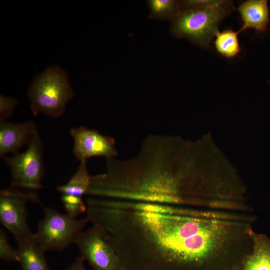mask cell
<instances>
[{"mask_svg":"<svg viewBox=\"0 0 270 270\" xmlns=\"http://www.w3.org/2000/svg\"><path fill=\"white\" fill-rule=\"evenodd\" d=\"M197 210L108 199L97 226L126 270H194L222 243L220 225Z\"/></svg>","mask_w":270,"mask_h":270,"instance_id":"cell-1","label":"cell"},{"mask_svg":"<svg viewBox=\"0 0 270 270\" xmlns=\"http://www.w3.org/2000/svg\"><path fill=\"white\" fill-rule=\"evenodd\" d=\"M200 146L198 142L178 136L150 134L134 156L106 159L105 172L91 176L86 196L174 206L196 204Z\"/></svg>","mask_w":270,"mask_h":270,"instance_id":"cell-2","label":"cell"},{"mask_svg":"<svg viewBox=\"0 0 270 270\" xmlns=\"http://www.w3.org/2000/svg\"><path fill=\"white\" fill-rule=\"evenodd\" d=\"M74 96L68 74L58 66H50L37 75L28 92L34 116L42 113L54 118L64 114Z\"/></svg>","mask_w":270,"mask_h":270,"instance_id":"cell-3","label":"cell"},{"mask_svg":"<svg viewBox=\"0 0 270 270\" xmlns=\"http://www.w3.org/2000/svg\"><path fill=\"white\" fill-rule=\"evenodd\" d=\"M230 1L210 8L180 9L170 21V32L174 36L186 38L203 48H208L218 30L220 22L233 10Z\"/></svg>","mask_w":270,"mask_h":270,"instance_id":"cell-4","label":"cell"},{"mask_svg":"<svg viewBox=\"0 0 270 270\" xmlns=\"http://www.w3.org/2000/svg\"><path fill=\"white\" fill-rule=\"evenodd\" d=\"M44 216L38 222L33 238L44 252L62 251L76 244L88 222L86 217L72 218L52 208L44 207Z\"/></svg>","mask_w":270,"mask_h":270,"instance_id":"cell-5","label":"cell"},{"mask_svg":"<svg viewBox=\"0 0 270 270\" xmlns=\"http://www.w3.org/2000/svg\"><path fill=\"white\" fill-rule=\"evenodd\" d=\"M43 152V144L38 133L24 152L2 158L10 170L12 187L34 192L42 188Z\"/></svg>","mask_w":270,"mask_h":270,"instance_id":"cell-6","label":"cell"},{"mask_svg":"<svg viewBox=\"0 0 270 270\" xmlns=\"http://www.w3.org/2000/svg\"><path fill=\"white\" fill-rule=\"evenodd\" d=\"M28 202H39L36 192L12 186L0 192V222L16 242L34 236L27 221L26 205Z\"/></svg>","mask_w":270,"mask_h":270,"instance_id":"cell-7","label":"cell"},{"mask_svg":"<svg viewBox=\"0 0 270 270\" xmlns=\"http://www.w3.org/2000/svg\"><path fill=\"white\" fill-rule=\"evenodd\" d=\"M76 244L93 270H126L110 244L94 226L80 234Z\"/></svg>","mask_w":270,"mask_h":270,"instance_id":"cell-8","label":"cell"},{"mask_svg":"<svg viewBox=\"0 0 270 270\" xmlns=\"http://www.w3.org/2000/svg\"><path fill=\"white\" fill-rule=\"evenodd\" d=\"M70 134L74 140L73 154L80 162L96 156L115 158L118 155L114 138L98 130L80 126L72 128Z\"/></svg>","mask_w":270,"mask_h":270,"instance_id":"cell-9","label":"cell"},{"mask_svg":"<svg viewBox=\"0 0 270 270\" xmlns=\"http://www.w3.org/2000/svg\"><path fill=\"white\" fill-rule=\"evenodd\" d=\"M38 133L34 122L26 121L12 123L0 122V156L2 158L16 154L23 146H27Z\"/></svg>","mask_w":270,"mask_h":270,"instance_id":"cell-10","label":"cell"},{"mask_svg":"<svg viewBox=\"0 0 270 270\" xmlns=\"http://www.w3.org/2000/svg\"><path fill=\"white\" fill-rule=\"evenodd\" d=\"M238 10L244 22L239 32L247 28L262 32L266 28L269 20V11L266 0H248L240 4Z\"/></svg>","mask_w":270,"mask_h":270,"instance_id":"cell-11","label":"cell"},{"mask_svg":"<svg viewBox=\"0 0 270 270\" xmlns=\"http://www.w3.org/2000/svg\"><path fill=\"white\" fill-rule=\"evenodd\" d=\"M16 242L18 262L22 270H50L44 252L36 242L33 237Z\"/></svg>","mask_w":270,"mask_h":270,"instance_id":"cell-12","label":"cell"},{"mask_svg":"<svg viewBox=\"0 0 270 270\" xmlns=\"http://www.w3.org/2000/svg\"><path fill=\"white\" fill-rule=\"evenodd\" d=\"M247 232L252 240L253 250L244 260L242 270H270V240L250 229Z\"/></svg>","mask_w":270,"mask_h":270,"instance_id":"cell-13","label":"cell"},{"mask_svg":"<svg viewBox=\"0 0 270 270\" xmlns=\"http://www.w3.org/2000/svg\"><path fill=\"white\" fill-rule=\"evenodd\" d=\"M87 160L80 162L77 170L65 184L59 186L58 190L62 194L74 195L82 197L86 196L90 182Z\"/></svg>","mask_w":270,"mask_h":270,"instance_id":"cell-14","label":"cell"},{"mask_svg":"<svg viewBox=\"0 0 270 270\" xmlns=\"http://www.w3.org/2000/svg\"><path fill=\"white\" fill-rule=\"evenodd\" d=\"M239 32L226 30L222 32L218 30L216 34L214 45L216 50L222 56L228 58L236 56L240 52L238 35Z\"/></svg>","mask_w":270,"mask_h":270,"instance_id":"cell-15","label":"cell"},{"mask_svg":"<svg viewBox=\"0 0 270 270\" xmlns=\"http://www.w3.org/2000/svg\"><path fill=\"white\" fill-rule=\"evenodd\" d=\"M149 18L160 20H172L180 10L179 0H148Z\"/></svg>","mask_w":270,"mask_h":270,"instance_id":"cell-16","label":"cell"},{"mask_svg":"<svg viewBox=\"0 0 270 270\" xmlns=\"http://www.w3.org/2000/svg\"><path fill=\"white\" fill-rule=\"evenodd\" d=\"M61 200L66 214L72 218L86 212V204L82 197L74 195L62 194Z\"/></svg>","mask_w":270,"mask_h":270,"instance_id":"cell-17","label":"cell"},{"mask_svg":"<svg viewBox=\"0 0 270 270\" xmlns=\"http://www.w3.org/2000/svg\"><path fill=\"white\" fill-rule=\"evenodd\" d=\"M0 258L8 262L18 261L16 249L11 246L6 234L2 228L0 230Z\"/></svg>","mask_w":270,"mask_h":270,"instance_id":"cell-18","label":"cell"},{"mask_svg":"<svg viewBox=\"0 0 270 270\" xmlns=\"http://www.w3.org/2000/svg\"><path fill=\"white\" fill-rule=\"evenodd\" d=\"M18 104V100L16 98L0 96V122L6 121L12 116Z\"/></svg>","mask_w":270,"mask_h":270,"instance_id":"cell-19","label":"cell"},{"mask_svg":"<svg viewBox=\"0 0 270 270\" xmlns=\"http://www.w3.org/2000/svg\"><path fill=\"white\" fill-rule=\"evenodd\" d=\"M223 0H179L180 8L192 7L210 8L218 6L224 2Z\"/></svg>","mask_w":270,"mask_h":270,"instance_id":"cell-20","label":"cell"},{"mask_svg":"<svg viewBox=\"0 0 270 270\" xmlns=\"http://www.w3.org/2000/svg\"><path fill=\"white\" fill-rule=\"evenodd\" d=\"M84 260L80 256L66 270H87L84 265Z\"/></svg>","mask_w":270,"mask_h":270,"instance_id":"cell-21","label":"cell"},{"mask_svg":"<svg viewBox=\"0 0 270 270\" xmlns=\"http://www.w3.org/2000/svg\"></svg>","mask_w":270,"mask_h":270,"instance_id":"cell-22","label":"cell"}]
</instances>
